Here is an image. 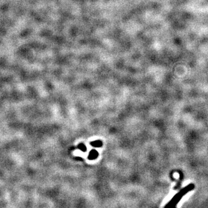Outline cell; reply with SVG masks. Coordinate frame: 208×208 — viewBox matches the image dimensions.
Listing matches in <instances>:
<instances>
[{"label":"cell","mask_w":208,"mask_h":208,"mask_svg":"<svg viewBox=\"0 0 208 208\" xmlns=\"http://www.w3.org/2000/svg\"><path fill=\"white\" fill-rule=\"evenodd\" d=\"M98 156V151L95 150H92L89 153V155L88 156V159L91 160L96 159Z\"/></svg>","instance_id":"6da1fadb"},{"label":"cell","mask_w":208,"mask_h":208,"mask_svg":"<svg viewBox=\"0 0 208 208\" xmlns=\"http://www.w3.org/2000/svg\"><path fill=\"white\" fill-rule=\"evenodd\" d=\"M78 147L79 149L82 151H86V146L82 143H81L78 146Z\"/></svg>","instance_id":"3957f363"},{"label":"cell","mask_w":208,"mask_h":208,"mask_svg":"<svg viewBox=\"0 0 208 208\" xmlns=\"http://www.w3.org/2000/svg\"><path fill=\"white\" fill-rule=\"evenodd\" d=\"M91 145L94 147H100L102 146V142L101 141H95L91 143Z\"/></svg>","instance_id":"7a4b0ae2"}]
</instances>
